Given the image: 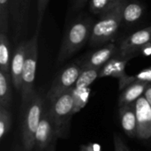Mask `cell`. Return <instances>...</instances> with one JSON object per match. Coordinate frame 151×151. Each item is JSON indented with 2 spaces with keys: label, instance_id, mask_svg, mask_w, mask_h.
<instances>
[{
  "label": "cell",
  "instance_id": "obj_1",
  "mask_svg": "<svg viewBox=\"0 0 151 151\" xmlns=\"http://www.w3.org/2000/svg\"><path fill=\"white\" fill-rule=\"evenodd\" d=\"M124 0H121L114 8L100 16V19L93 26L89 42L98 46L111 40L119 30L122 21V7Z\"/></svg>",
  "mask_w": 151,
  "mask_h": 151
},
{
  "label": "cell",
  "instance_id": "obj_2",
  "mask_svg": "<svg viewBox=\"0 0 151 151\" xmlns=\"http://www.w3.org/2000/svg\"><path fill=\"white\" fill-rule=\"evenodd\" d=\"M90 20H78L66 31L59 50L58 63L61 64L77 52L90 38L92 31Z\"/></svg>",
  "mask_w": 151,
  "mask_h": 151
},
{
  "label": "cell",
  "instance_id": "obj_3",
  "mask_svg": "<svg viewBox=\"0 0 151 151\" xmlns=\"http://www.w3.org/2000/svg\"><path fill=\"white\" fill-rule=\"evenodd\" d=\"M44 106V99L41 95L35 93L27 104L21 132L24 151H33L35 149V135L41 121Z\"/></svg>",
  "mask_w": 151,
  "mask_h": 151
},
{
  "label": "cell",
  "instance_id": "obj_4",
  "mask_svg": "<svg viewBox=\"0 0 151 151\" xmlns=\"http://www.w3.org/2000/svg\"><path fill=\"white\" fill-rule=\"evenodd\" d=\"M41 26L36 25V29L33 37L27 41L25 64L22 73V86H21V97L24 104L32 98L35 95L34 85L36 75V67L38 61V39Z\"/></svg>",
  "mask_w": 151,
  "mask_h": 151
},
{
  "label": "cell",
  "instance_id": "obj_5",
  "mask_svg": "<svg viewBox=\"0 0 151 151\" xmlns=\"http://www.w3.org/2000/svg\"><path fill=\"white\" fill-rule=\"evenodd\" d=\"M48 102V101H47ZM50 112L57 128L58 136L64 137L66 128L74 114L73 88L60 95L51 102H49Z\"/></svg>",
  "mask_w": 151,
  "mask_h": 151
},
{
  "label": "cell",
  "instance_id": "obj_6",
  "mask_svg": "<svg viewBox=\"0 0 151 151\" xmlns=\"http://www.w3.org/2000/svg\"><path fill=\"white\" fill-rule=\"evenodd\" d=\"M57 138H58V132L50 112V104H45L43 113L35 135L34 150L45 151L56 142Z\"/></svg>",
  "mask_w": 151,
  "mask_h": 151
},
{
  "label": "cell",
  "instance_id": "obj_7",
  "mask_svg": "<svg viewBox=\"0 0 151 151\" xmlns=\"http://www.w3.org/2000/svg\"><path fill=\"white\" fill-rule=\"evenodd\" d=\"M82 72L81 65H71L62 70L54 79L46 95V101L51 102L60 95L74 88Z\"/></svg>",
  "mask_w": 151,
  "mask_h": 151
},
{
  "label": "cell",
  "instance_id": "obj_8",
  "mask_svg": "<svg viewBox=\"0 0 151 151\" xmlns=\"http://www.w3.org/2000/svg\"><path fill=\"white\" fill-rule=\"evenodd\" d=\"M149 44H151V26L138 30L126 37L119 45L120 55L123 58H134L136 52Z\"/></svg>",
  "mask_w": 151,
  "mask_h": 151
},
{
  "label": "cell",
  "instance_id": "obj_9",
  "mask_svg": "<svg viewBox=\"0 0 151 151\" xmlns=\"http://www.w3.org/2000/svg\"><path fill=\"white\" fill-rule=\"evenodd\" d=\"M137 134L136 137L142 140L151 138V106L144 96L135 102Z\"/></svg>",
  "mask_w": 151,
  "mask_h": 151
},
{
  "label": "cell",
  "instance_id": "obj_10",
  "mask_svg": "<svg viewBox=\"0 0 151 151\" xmlns=\"http://www.w3.org/2000/svg\"><path fill=\"white\" fill-rule=\"evenodd\" d=\"M27 42H20L16 47L11 60V76L14 88L20 91L22 86V73L26 58Z\"/></svg>",
  "mask_w": 151,
  "mask_h": 151
},
{
  "label": "cell",
  "instance_id": "obj_11",
  "mask_svg": "<svg viewBox=\"0 0 151 151\" xmlns=\"http://www.w3.org/2000/svg\"><path fill=\"white\" fill-rule=\"evenodd\" d=\"M30 0H11L10 1V14L12 18L15 37L18 39L22 34L28 12Z\"/></svg>",
  "mask_w": 151,
  "mask_h": 151
},
{
  "label": "cell",
  "instance_id": "obj_12",
  "mask_svg": "<svg viewBox=\"0 0 151 151\" xmlns=\"http://www.w3.org/2000/svg\"><path fill=\"white\" fill-rule=\"evenodd\" d=\"M117 47L114 43H108L104 47L92 53L81 64L82 69L86 68H102L116 53Z\"/></svg>",
  "mask_w": 151,
  "mask_h": 151
},
{
  "label": "cell",
  "instance_id": "obj_13",
  "mask_svg": "<svg viewBox=\"0 0 151 151\" xmlns=\"http://www.w3.org/2000/svg\"><path fill=\"white\" fill-rule=\"evenodd\" d=\"M119 119L122 129L129 137H136L137 134V119L135 103L126 104L119 107Z\"/></svg>",
  "mask_w": 151,
  "mask_h": 151
},
{
  "label": "cell",
  "instance_id": "obj_14",
  "mask_svg": "<svg viewBox=\"0 0 151 151\" xmlns=\"http://www.w3.org/2000/svg\"><path fill=\"white\" fill-rule=\"evenodd\" d=\"M133 58V57H127L121 58H111L101 69L99 73V78L104 77H113L117 78L119 81L127 77L126 74V66L128 61Z\"/></svg>",
  "mask_w": 151,
  "mask_h": 151
},
{
  "label": "cell",
  "instance_id": "obj_15",
  "mask_svg": "<svg viewBox=\"0 0 151 151\" xmlns=\"http://www.w3.org/2000/svg\"><path fill=\"white\" fill-rule=\"evenodd\" d=\"M150 83L145 81H134L126 87L119 96V105L123 106L126 104H134L141 96L144 95V92Z\"/></svg>",
  "mask_w": 151,
  "mask_h": 151
},
{
  "label": "cell",
  "instance_id": "obj_16",
  "mask_svg": "<svg viewBox=\"0 0 151 151\" xmlns=\"http://www.w3.org/2000/svg\"><path fill=\"white\" fill-rule=\"evenodd\" d=\"M144 7L137 2L124 0L122 7V18L126 23H134L143 15Z\"/></svg>",
  "mask_w": 151,
  "mask_h": 151
},
{
  "label": "cell",
  "instance_id": "obj_17",
  "mask_svg": "<svg viewBox=\"0 0 151 151\" xmlns=\"http://www.w3.org/2000/svg\"><path fill=\"white\" fill-rule=\"evenodd\" d=\"M10 42L7 34L0 33V70L11 76Z\"/></svg>",
  "mask_w": 151,
  "mask_h": 151
},
{
  "label": "cell",
  "instance_id": "obj_18",
  "mask_svg": "<svg viewBox=\"0 0 151 151\" xmlns=\"http://www.w3.org/2000/svg\"><path fill=\"white\" fill-rule=\"evenodd\" d=\"M12 76L0 70V106L8 108L12 99Z\"/></svg>",
  "mask_w": 151,
  "mask_h": 151
},
{
  "label": "cell",
  "instance_id": "obj_19",
  "mask_svg": "<svg viewBox=\"0 0 151 151\" xmlns=\"http://www.w3.org/2000/svg\"><path fill=\"white\" fill-rule=\"evenodd\" d=\"M100 68H86L82 69V72L81 73L75 86L74 89L81 90L88 88L95 81L96 78L99 77Z\"/></svg>",
  "mask_w": 151,
  "mask_h": 151
},
{
  "label": "cell",
  "instance_id": "obj_20",
  "mask_svg": "<svg viewBox=\"0 0 151 151\" xmlns=\"http://www.w3.org/2000/svg\"><path fill=\"white\" fill-rule=\"evenodd\" d=\"M121 0H90L89 9L95 14L100 16L114 8Z\"/></svg>",
  "mask_w": 151,
  "mask_h": 151
},
{
  "label": "cell",
  "instance_id": "obj_21",
  "mask_svg": "<svg viewBox=\"0 0 151 151\" xmlns=\"http://www.w3.org/2000/svg\"><path fill=\"white\" fill-rule=\"evenodd\" d=\"M145 81L148 83H151V67L146 68L142 71H141L139 73H137L134 76H127L124 79L119 81V89L123 90L126 87H127L129 84H131L134 81Z\"/></svg>",
  "mask_w": 151,
  "mask_h": 151
},
{
  "label": "cell",
  "instance_id": "obj_22",
  "mask_svg": "<svg viewBox=\"0 0 151 151\" xmlns=\"http://www.w3.org/2000/svg\"><path fill=\"white\" fill-rule=\"evenodd\" d=\"M10 1L11 0H0V33L8 34Z\"/></svg>",
  "mask_w": 151,
  "mask_h": 151
},
{
  "label": "cell",
  "instance_id": "obj_23",
  "mask_svg": "<svg viewBox=\"0 0 151 151\" xmlns=\"http://www.w3.org/2000/svg\"><path fill=\"white\" fill-rule=\"evenodd\" d=\"M12 116L8 108L0 106V140L2 141L10 131Z\"/></svg>",
  "mask_w": 151,
  "mask_h": 151
},
{
  "label": "cell",
  "instance_id": "obj_24",
  "mask_svg": "<svg viewBox=\"0 0 151 151\" xmlns=\"http://www.w3.org/2000/svg\"><path fill=\"white\" fill-rule=\"evenodd\" d=\"M89 95V89L85 88V89H81V90H76L73 88V98H74V113L79 111L81 108H83L87 103L88 97Z\"/></svg>",
  "mask_w": 151,
  "mask_h": 151
},
{
  "label": "cell",
  "instance_id": "obj_25",
  "mask_svg": "<svg viewBox=\"0 0 151 151\" xmlns=\"http://www.w3.org/2000/svg\"><path fill=\"white\" fill-rule=\"evenodd\" d=\"M49 1L50 0H37V14H38L37 25L38 26H42L43 15H44V12H45V10H46Z\"/></svg>",
  "mask_w": 151,
  "mask_h": 151
},
{
  "label": "cell",
  "instance_id": "obj_26",
  "mask_svg": "<svg viewBox=\"0 0 151 151\" xmlns=\"http://www.w3.org/2000/svg\"><path fill=\"white\" fill-rule=\"evenodd\" d=\"M113 145L114 151H131L125 143V142L117 134H115L113 136Z\"/></svg>",
  "mask_w": 151,
  "mask_h": 151
},
{
  "label": "cell",
  "instance_id": "obj_27",
  "mask_svg": "<svg viewBox=\"0 0 151 151\" xmlns=\"http://www.w3.org/2000/svg\"><path fill=\"white\" fill-rule=\"evenodd\" d=\"M87 2H88V0H74V2H73L74 10H76V11L81 10V8H83V6L86 4Z\"/></svg>",
  "mask_w": 151,
  "mask_h": 151
},
{
  "label": "cell",
  "instance_id": "obj_28",
  "mask_svg": "<svg viewBox=\"0 0 151 151\" xmlns=\"http://www.w3.org/2000/svg\"><path fill=\"white\" fill-rule=\"evenodd\" d=\"M143 96H145V98L147 99V101L149 102V104H150L151 106V83H150L149 86L147 87Z\"/></svg>",
  "mask_w": 151,
  "mask_h": 151
},
{
  "label": "cell",
  "instance_id": "obj_29",
  "mask_svg": "<svg viewBox=\"0 0 151 151\" xmlns=\"http://www.w3.org/2000/svg\"><path fill=\"white\" fill-rule=\"evenodd\" d=\"M55 148H56V142H53V143L50 145V147L48 150H46L45 151H55Z\"/></svg>",
  "mask_w": 151,
  "mask_h": 151
},
{
  "label": "cell",
  "instance_id": "obj_30",
  "mask_svg": "<svg viewBox=\"0 0 151 151\" xmlns=\"http://www.w3.org/2000/svg\"><path fill=\"white\" fill-rule=\"evenodd\" d=\"M33 151H35V150H33Z\"/></svg>",
  "mask_w": 151,
  "mask_h": 151
}]
</instances>
